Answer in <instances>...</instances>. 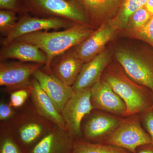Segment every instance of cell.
<instances>
[{
  "instance_id": "obj_22",
  "label": "cell",
  "mask_w": 153,
  "mask_h": 153,
  "mask_svg": "<svg viewBox=\"0 0 153 153\" xmlns=\"http://www.w3.org/2000/svg\"><path fill=\"white\" fill-rule=\"evenodd\" d=\"M152 16L144 7L139 9L129 19L126 29L130 31L140 29L149 21Z\"/></svg>"
},
{
  "instance_id": "obj_10",
  "label": "cell",
  "mask_w": 153,
  "mask_h": 153,
  "mask_svg": "<svg viewBox=\"0 0 153 153\" xmlns=\"http://www.w3.org/2000/svg\"><path fill=\"white\" fill-rule=\"evenodd\" d=\"M71 27L68 20L59 17H25L17 22L13 29L7 35L4 43L6 45L27 34L43 30L66 29Z\"/></svg>"
},
{
  "instance_id": "obj_12",
  "label": "cell",
  "mask_w": 153,
  "mask_h": 153,
  "mask_svg": "<svg viewBox=\"0 0 153 153\" xmlns=\"http://www.w3.org/2000/svg\"><path fill=\"white\" fill-rule=\"evenodd\" d=\"M39 10L59 18L87 25L88 18L83 9L71 0H30Z\"/></svg>"
},
{
  "instance_id": "obj_19",
  "label": "cell",
  "mask_w": 153,
  "mask_h": 153,
  "mask_svg": "<svg viewBox=\"0 0 153 153\" xmlns=\"http://www.w3.org/2000/svg\"><path fill=\"white\" fill-rule=\"evenodd\" d=\"M87 18L95 23H102L113 19L119 10L123 0H77ZM101 24V25H102Z\"/></svg>"
},
{
  "instance_id": "obj_2",
  "label": "cell",
  "mask_w": 153,
  "mask_h": 153,
  "mask_svg": "<svg viewBox=\"0 0 153 153\" xmlns=\"http://www.w3.org/2000/svg\"><path fill=\"white\" fill-rule=\"evenodd\" d=\"M94 31L87 25L79 24L63 31H41L27 34L15 41L30 43L42 50L47 57L45 71L49 73L50 64L53 59L81 44Z\"/></svg>"
},
{
  "instance_id": "obj_9",
  "label": "cell",
  "mask_w": 153,
  "mask_h": 153,
  "mask_svg": "<svg viewBox=\"0 0 153 153\" xmlns=\"http://www.w3.org/2000/svg\"><path fill=\"white\" fill-rule=\"evenodd\" d=\"M90 89L91 101L94 109L119 117L126 116V103L104 80L101 79Z\"/></svg>"
},
{
  "instance_id": "obj_1",
  "label": "cell",
  "mask_w": 153,
  "mask_h": 153,
  "mask_svg": "<svg viewBox=\"0 0 153 153\" xmlns=\"http://www.w3.org/2000/svg\"><path fill=\"white\" fill-rule=\"evenodd\" d=\"M54 125L38 112L31 100H28L16 110L13 117L1 122L0 130L9 134L28 152Z\"/></svg>"
},
{
  "instance_id": "obj_31",
  "label": "cell",
  "mask_w": 153,
  "mask_h": 153,
  "mask_svg": "<svg viewBox=\"0 0 153 153\" xmlns=\"http://www.w3.org/2000/svg\"><path fill=\"white\" fill-rule=\"evenodd\" d=\"M145 7L153 16V0H148Z\"/></svg>"
},
{
  "instance_id": "obj_6",
  "label": "cell",
  "mask_w": 153,
  "mask_h": 153,
  "mask_svg": "<svg viewBox=\"0 0 153 153\" xmlns=\"http://www.w3.org/2000/svg\"><path fill=\"white\" fill-rule=\"evenodd\" d=\"M93 109L90 88L74 91L63 108L61 114L66 130L74 140L82 139V121Z\"/></svg>"
},
{
  "instance_id": "obj_3",
  "label": "cell",
  "mask_w": 153,
  "mask_h": 153,
  "mask_svg": "<svg viewBox=\"0 0 153 153\" xmlns=\"http://www.w3.org/2000/svg\"><path fill=\"white\" fill-rule=\"evenodd\" d=\"M104 80L122 98L127 107L126 116L141 114L153 107V92L136 83L123 68H113L103 73Z\"/></svg>"
},
{
  "instance_id": "obj_14",
  "label": "cell",
  "mask_w": 153,
  "mask_h": 153,
  "mask_svg": "<svg viewBox=\"0 0 153 153\" xmlns=\"http://www.w3.org/2000/svg\"><path fill=\"white\" fill-rule=\"evenodd\" d=\"M74 142L66 129L54 125L28 153H72Z\"/></svg>"
},
{
  "instance_id": "obj_7",
  "label": "cell",
  "mask_w": 153,
  "mask_h": 153,
  "mask_svg": "<svg viewBox=\"0 0 153 153\" xmlns=\"http://www.w3.org/2000/svg\"><path fill=\"white\" fill-rule=\"evenodd\" d=\"M122 119L119 117L93 109L82 121V137L90 142L102 143L117 128Z\"/></svg>"
},
{
  "instance_id": "obj_23",
  "label": "cell",
  "mask_w": 153,
  "mask_h": 153,
  "mask_svg": "<svg viewBox=\"0 0 153 153\" xmlns=\"http://www.w3.org/2000/svg\"><path fill=\"white\" fill-rule=\"evenodd\" d=\"M0 153H28L5 131L0 130Z\"/></svg>"
},
{
  "instance_id": "obj_29",
  "label": "cell",
  "mask_w": 153,
  "mask_h": 153,
  "mask_svg": "<svg viewBox=\"0 0 153 153\" xmlns=\"http://www.w3.org/2000/svg\"><path fill=\"white\" fill-rule=\"evenodd\" d=\"M17 0H0L1 10L14 11L16 8Z\"/></svg>"
},
{
  "instance_id": "obj_13",
  "label": "cell",
  "mask_w": 153,
  "mask_h": 153,
  "mask_svg": "<svg viewBox=\"0 0 153 153\" xmlns=\"http://www.w3.org/2000/svg\"><path fill=\"white\" fill-rule=\"evenodd\" d=\"M33 76L61 114L65 104L74 92L72 87L66 85L54 74L40 68L34 72Z\"/></svg>"
},
{
  "instance_id": "obj_30",
  "label": "cell",
  "mask_w": 153,
  "mask_h": 153,
  "mask_svg": "<svg viewBox=\"0 0 153 153\" xmlns=\"http://www.w3.org/2000/svg\"><path fill=\"white\" fill-rule=\"evenodd\" d=\"M136 153H153V143L139 147Z\"/></svg>"
},
{
  "instance_id": "obj_15",
  "label": "cell",
  "mask_w": 153,
  "mask_h": 153,
  "mask_svg": "<svg viewBox=\"0 0 153 153\" xmlns=\"http://www.w3.org/2000/svg\"><path fill=\"white\" fill-rule=\"evenodd\" d=\"M111 59V55L109 51L104 50L90 61L84 63L76 81L72 85L73 91L90 88L100 81Z\"/></svg>"
},
{
  "instance_id": "obj_24",
  "label": "cell",
  "mask_w": 153,
  "mask_h": 153,
  "mask_svg": "<svg viewBox=\"0 0 153 153\" xmlns=\"http://www.w3.org/2000/svg\"><path fill=\"white\" fill-rule=\"evenodd\" d=\"M17 18L14 11L1 10L0 11V31L8 34L17 24Z\"/></svg>"
},
{
  "instance_id": "obj_16",
  "label": "cell",
  "mask_w": 153,
  "mask_h": 153,
  "mask_svg": "<svg viewBox=\"0 0 153 153\" xmlns=\"http://www.w3.org/2000/svg\"><path fill=\"white\" fill-rule=\"evenodd\" d=\"M55 57L50 65V71L69 86L74 85L84 62L75 51H67Z\"/></svg>"
},
{
  "instance_id": "obj_27",
  "label": "cell",
  "mask_w": 153,
  "mask_h": 153,
  "mask_svg": "<svg viewBox=\"0 0 153 153\" xmlns=\"http://www.w3.org/2000/svg\"><path fill=\"white\" fill-rule=\"evenodd\" d=\"M142 125L153 142V107L140 114Z\"/></svg>"
},
{
  "instance_id": "obj_11",
  "label": "cell",
  "mask_w": 153,
  "mask_h": 153,
  "mask_svg": "<svg viewBox=\"0 0 153 153\" xmlns=\"http://www.w3.org/2000/svg\"><path fill=\"white\" fill-rule=\"evenodd\" d=\"M118 30L111 20L102 23L76 49L79 58L84 62H88L104 50L106 44L114 38Z\"/></svg>"
},
{
  "instance_id": "obj_21",
  "label": "cell",
  "mask_w": 153,
  "mask_h": 153,
  "mask_svg": "<svg viewBox=\"0 0 153 153\" xmlns=\"http://www.w3.org/2000/svg\"><path fill=\"white\" fill-rule=\"evenodd\" d=\"M72 153H131L129 151L101 143H92L83 140H74Z\"/></svg>"
},
{
  "instance_id": "obj_28",
  "label": "cell",
  "mask_w": 153,
  "mask_h": 153,
  "mask_svg": "<svg viewBox=\"0 0 153 153\" xmlns=\"http://www.w3.org/2000/svg\"><path fill=\"white\" fill-rule=\"evenodd\" d=\"M16 112V110L9 103L1 101L0 103V120L1 122L8 121L12 118Z\"/></svg>"
},
{
  "instance_id": "obj_5",
  "label": "cell",
  "mask_w": 153,
  "mask_h": 153,
  "mask_svg": "<svg viewBox=\"0 0 153 153\" xmlns=\"http://www.w3.org/2000/svg\"><path fill=\"white\" fill-rule=\"evenodd\" d=\"M101 143L136 153L139 147L153 142L143 128L140 115L136 114L123 119L117 128Z\"/></svg>"
},
{
  "instance_id": "obj_8",
  "label": "cell",
  "mask_w": 153,
  "mask_h": 153,
  "mask_svg": "<svg viewBox=\"0 0 153 153\" xmlns=\"http://www.w3.org/2000/svg\"><path fill=\"white\" fill-rule=\"evenodd\" d=\"M43 65L22 62H5L0 64V85L11 92L30 87L34 72Z\"/></svg>"
},
{
  "instance_id": "obj_17",
  "label": "cell",
  "mask_w": 153,
  "mask_h": 153,
  "mask_svg": "<svg viewBox=\"0 0 153 153\" xmlns=\"http://www.w3.org/2000/svg\"><path fill=\"white\" fill-rule=\"evenodd\" d=\"M5 46L1 52V61L15 59L24 63H38L46 65V54L37 46L30 43L14 41Z\"/></svg>"
},
{
  "instance_id": "obj_18",
  "label": "cell",
  "mask_w": 153,
  "mask_h": 153,
  "mask_svg": "<svg viewBox=\"0 0 153 153\" xmlns=\"http://www.w3.org/2000/svg\"><path fill=\"white\" fill-rule=\"evenodd\" d=\"M30 88V100L38 112L54 125L66 129L62 114L34 77L31 79Z\"/></svg>"
},
{
  "instance_id": "obj_26",
  "label": "cell",
  "mask_w": 153,
  "mask_h": 153,
  "mask_svg": "<svg viewBox=\"0 0 153 153\" xmlns=\"http://www.w3.org/2000/svg\"><path fill=\"white\" fill-rule=\"evenodd\" d=\"M30 96V86L27 88L14 91L11 92L9 104L15 109H18L27 102Z\"/></svg>"
},
{
  "instance_id": "obj_20",
  "label": "cell",
  "mask_w": 153,
  "mask_h": 153,
  "mask_svg": "<svg viewBox=\"0 0 153 153\" xmlns=\"http://www.w3.org/2000/svg\"><path fill=\"white\" fill-rule=\"evenodd\" d=\"M148 0H123L115 16L111 19L118 30L126 29L129 19L139 9L144 7Z\"/></svg>"
},
{
  "instance_id": "obj_25",
  "label": "cell",
  "mask_w": 153,
  "mask_h": 153,
  "mask_svg": "<svg viewBox=\"0 0 153 153\" xmlns=\"http://www.w3.org/2000/svg\"><path fill=\"white\" fill-rule=\"evenodd\" d=\"M129 33L132 37L146 42L153 47V16L142 28L130 31Z\"/></svg>"
},
{
  "instance_id": "obj_4",
  "label": "cell",
  "mask_w": 153,
  "mask_h": 153,
  "mask_svg": "<svg viewBox=\"0 0 153 153\" xmlns=\"http://www.w3.org/2000/svg\"><path fill=\"white\" fill-rule=\"evenodd\" d=\"M115 56L128 76L153 92V58L143 52L128 47H118Z\"/></svg>"
}]
</instances>
